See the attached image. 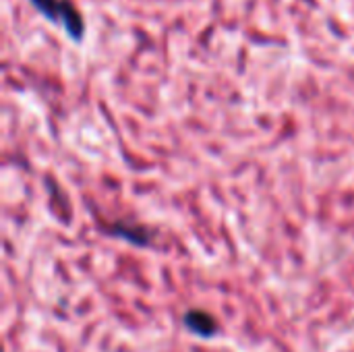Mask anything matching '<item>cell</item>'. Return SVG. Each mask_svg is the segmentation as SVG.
I'll return each mask as SVG.
<instances>
[{
  "instance_id": "cell-1",
  "label": "cell",
  "mask_w": 354,
  "mask_h": 352,
  "mask_svg": "<svg viewBox=\"0 0 354 352\" xmlns=\"http://www.w3.org/2000/svg\"><path fill=\"white\" fill-rule=\"evenodd\" d=\"M33 8L54 25H60L73 41L85 37V21L71 0H29Z\"/></svg>"
},
{
  "instance_id": "cell-2",
  "label": "cell",
  "mask_w": 354,
  "mask_h": 352,
  "mask_svg": "<svg viewBox=\"0 0 354 352\" xmlns=\"http://www.w3.org/2000/svg\"><path fill=\"white\" fill-rule=\"evenodd\" d=\"M185 326H187L193 334H199V336H203V338L214 336L216 330H218L216 319H214L209 313H205V311H189V313L185 315Z\"/></svg>"
},
{
  "instance_id": "cell-3",
  "label": "cell",
  "mask_w": 354,
  "mask_h": 352,
  "mask_svg": "<svg viewBox=\"0 0 354 352\" xmlns=\"http://www.w3.org/2000/svg\"><path fill=\"white\" fill-rule=\"evenodd\" d=\"M110 232L114 237H120V239H127L129 243H135V245H147L149 243V237L143 228H137V226H124V224H114L110 228Z\"/></svg>"
}]
</instances>
